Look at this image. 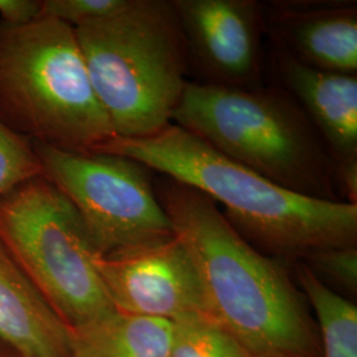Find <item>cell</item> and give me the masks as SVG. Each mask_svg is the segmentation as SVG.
Wrapping results in <instances>:
<instances>
[{"instance_id":"obj_1","label":"cell","mask_w":357,"mask_h":357,"mask_svg":"<svg viewBox=\"0 0 357 357\" xmlns=\"http://www.w3.org/2000/svg\"><path fill=\"white\" fill-rule=\"evenodd\" d=\"M155 191L199 273L212 318L253 357H320L303 296L204 193L172 178Z\"/></svg>"},{"instance_id":"obj_2","label":"cell","mask_w":357,"mask_h":357,"mask_svg":"<svg viewBox=\"0 0 357 357\" xmlns=\"http://www.w3.org/2000/svg\"><path fill=\"white\" fill-rule=\"evenodd\" d=\"M96 153L126 156L204 193L248 243L268 252L305 255L356 245L357 204L287 191L175 123L147 138L115 137Z\"/></svg>"},{"instance_id":"obj_3","label":"cell","mask_w":357,"mask_h":357,"mask_svg":"<svg viewBox=\"0 0 357 357\" xmlns=\"http://www.w3.org/2000/svg\"><path fill=\"white\" fill-rule=\"evenodd\" d=\"M0 122L69 153H96L116 137L75 28L50 16L20 26L0 20Z\"/></svg>"},{"instance_id":"obj_4","label":"cell","mask_w":357,"mask_h":357,"mask_svg":"<svg viewBox=\"0 0 357 357\" xmlns=\"http://www.w3.org/2000/svg\"><path fill=\"white\" fill-rule=\"evenodd\" d=\"M172 123L287 191L342 202L330 153L287 91L188 81Z\"/></svg>"},{"instance_id":"obj_5","label":"cell","mask_w":357,"mask_h":357,"mask_svg":"<svg viewBox=\"0 0 357 357\" xmlns=\"http://www.w3.org/2000/svg\"><path fill=\"white\" fill-rule=\"evenodd\" d=\"M75 33L116 137L147 138L172 123L188 84L174 0H128L122 11Z\"/></svg>"},{"instance_id":"obj_6","label":"cell","mask_w":357,"mask_h":357,"mask_svg":"<svg viewBox=\"0 0 357 357\" xmlns=\"http://www.w3.org/2000/svg\"><path fill=\"white\" fill-rule=\"evenodd\" d=\"M0 243L70 331L115 310L82 218L44 176L0 197Z\"/></svg>"},{"instance_id":"obj_7","label":"cell","mask_w":357,"mask_h":357,"mask_svg":"<svg viewBox=\"0 0 357 357\" xmlns=\"http://www.w3.org/2000/svg\"><path fill=\"white\" fill-rule=\"evenodd\" d=\"M32 143L43 176L75 205L100 255L175 236L147 167L114 153H69Z\"/></svg>"},{"instance_id":"obj_8","label":"cell","mask_w":357,"mask_h":357,"mask_svg":"<svg viewBox=\"0 0 357 357\" xmlns=\"http://www.w3.org/2000/svg\"><path fill=\"white\" fill-rule=\"evenodd\" d=\"M91 261L118 311L168 321L212 318L199 273L176 234L112 255L94 252Z\"/></svg>"},{"instance_id":"obj_9","label":"cell","mask_w":357,"mask_h":357,"mask_svg":"<svg viewBox=\"0 0 357 357\" xmlns=\"http://www.w3.org/2000/svg\"><path fill=\"white\" fill-rule=\"evenodd\" d=\"M188 66L200 84L261 86L264 7L257 0H174Z\"/></svg>"},{"instance_id":"obj_10","label":"cell","mask_w":357,"mask_h":357,"mask_svg":"<svg viewBox=\"0 0 357 357\" xmlns=\"http://www.w3.org/2000/svg\"><path fill=\"white\" fill-rule=\"evenodd\" d=\"M282 82L330 153L347 203L357 202V77L302 64L280 52Z\"/></svg>"},{"instance_id":"obj_11","label":"cell","mask_w":357,"mask_h":357,"mask_svg":"<svg viewBox=\"0 0 357 357\" xmlns=\"http://www.w3.org/2000/svg\"><path fill=\"white\" fill-rule=\"evenodd\" d=\"M262 7L265 31L280 52L315 69L356 75V1L284 0Z\"/></svg>"},{"instance_id":"obj_12","label":"cell","mask_w":357,"mask_h":357,"mask_svg":"<svg viewBox=\"0 0 357 357\" xmlns=\"http://www.w3.org/2000/svg\"><path fill=\"white\" fill-rule=\"evenodd\" d=\"M0 340L26 357H69L72 331L0 243Z\"/></svg>"},{"instance_id":"obj_13","label":"cell","mask_w":357,"mask_h":357,"mask_svg":"<svg viewBox=\"0 0 357 357\" xmlns=\"http://www.w3.org/2000/svg\"><path fill=\"white\" fill-rule=\"evenodd\" d=\"M172 323L113 310L72 331L69 357H169Z\"/></svg>"},{"instance_id":"obj_14","label":"cell","mask_w":357,"mask_h":357,"mask_svg":"<svg viewBox=\"0 0 357 357\" xmlns=\"http://www.w3.org/2000/svg\"><path fill=\"white\" fill-rule=\"evenodd\" d=\"M296 277L315 311L321 332V357H357V307L323 283L306 264Z\"/></svg>"},{"instance_id":"obj_15","label":"cell","mask_w":357,"mask_h":357,"mask_svg":"<svg viewBox=\"0 0 357 357\" xmlns=\"http://www.w3.org/2000/svg\"><path fill=\"white\" fill-rule=\"evenodd\" d=\"M172 323L169 357H253L231 333L209 317Z\"/></svg>"},{"instance_id":"obj_16","label":"cell","mask_w":357,"mask_h":357,"mask_svg":"<svg viewBox=\"0 0 357 357\" xmlns=\"http://www.w3.org/2000/svg\"><path fill=\"white\" fill-rule=\"evenodd\" d=\"M43 176L33 143L0 122V197Z\"/></svg>"},{"instance_id":"obj_17","label":"cell","mask_w":357,"mask_h":357,"mask_svg":"<svg viewBox=\"0 0 357 357\" xmlns=\"http://www.w3.org/2000/svg\"><path fill=\"white\" fill-rule=\"evenodd\" d=\"M311 271L348 293L357 291L356 246H327L308 252Z\"/></svg>"},{"instance_id":"obj_18","label":"cell","mask_w":357,"mask_h":357,"mask_svg":"<svg viewBox=\"0 0 357 357\" xmlns=\"http://www.w3.org/2000/svg\"><path fill=\"white\" fill-rule=\"evenodd\" d=\"M128 0H43L41 16H50L78 28L122 11Z\"/></svg>"},{"instance_id":"obj_19","label":"cell","mask_w":357,"mask_h":357,"mask_svg":"<svg viewBox=\"0 0 357 357\" xmlns=\"http://www.w3.org/2000/svg\"><path fill=\"white\" fill-rule=\"evenodd\" d=\"M43 0H0V20L8 24H26L41 16Z\"/></svg>"},{"instance_id":"obj_20","label":"cell","mask_w":357,"mask_h":357,"mask_svg":"<svg viewBox=\"0 0 357 357\" xmlns=\"http://www.w3.org/2000/svg\"><path fill=\"white\" fill-rule=\"evenodd\" d=\"M0 357H26L24 355H22L20 352H17L15 348L10 347L6 343H3L0 340Z\"/></svg>"}]
</instances>
